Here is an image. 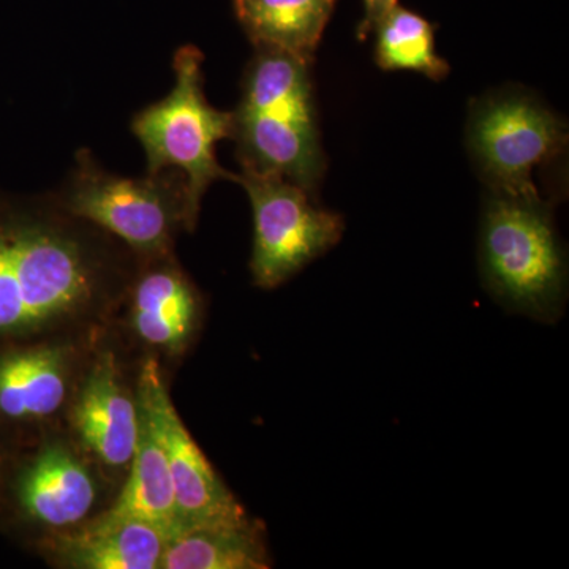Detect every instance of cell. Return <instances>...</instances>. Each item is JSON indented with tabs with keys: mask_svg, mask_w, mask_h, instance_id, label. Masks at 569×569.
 <instances>
[{
	"mask_svg": "<svg viewBox=\"0 0 569 569\" xmlns=\"http://www.w3.org/2000/svg\"><path fill=\"white\" fill-rule=\"evenodd\" d=\"M129 261L112 236L71 216L54 193L0 213V337L88 316L122 290Z\"/></svg>",
	"mask_w": 569,
	"mask_h": 569,
	"instance_id": "cell-1",
	"label": "cell"
},
{
	"mask_svg": "<svg viewBox=\"0 0 569 569\" xmlns=\"http://www.w3.org/2000/svg\"><path fill=\"white\" fill-rule=\"evenodd\" d=\"M479 263L489 293L509 312L546 325L560 320L568 295L567 254L552 204L541 194L489 190Z\"/></svg>",
	"mask_w": 569,
	"mask_h": 569,
	"instance_id": "cell-2",
	"label": "cell"
},
{
	"mask_svg": "<svg viewBox=\"0 0 569 569\" xmlns=\"http://www.w3.org/2000/svg\"><path fill=\"white\" fill-rule=\"evenodd\" d=\"M203 52L193 44L174 54V88L164 99L134 114L132 132L148 157V173L178 170L186 178L187 231H193L201 200L217 181L239 174L217 162V142L233 138V111H220L204 96Z\"/></svg>",
	"mask_w": 569,
	"mask_h": 569,
	"instance_id": "cell-3",
	"label": "cell"
},
{
	"mask_svg": "<svg viewBox=\"0 0 569 569\" xmlns=\"http://www.w3.org/2000/svg\"><path fill=\"white\" fill-rule=\"evenodd\" d=\"M54 194L71 216L121 239L144 258L170 253L176 231L187 230L186 178L178 170L123 178L81 149Z\"/></svg>",
	"mask_w": 569,
	"mask_h": 569,
	"instance_id": "cell-4",
	"label": "cell"
},
{
	"mask_svg": "<svg viewBox=\"0 0 569 569\" xmlns=\"http://www.w3.org/2000/svg\"><path fill=\"white\" fill-rule=\"evenodd\" d=\"M238 183L252 204L250 271L258 287H279L342 239V217L318 208L307 190L282 176L242 168Z\"/></svg>",
	"mask_w": 569,
	"mask_h": 569,
	"instance_id": "cell-5",
	"label": "cell"
},
{
	"mask_svg": "<svg viewBox=\"0 0 569 569\" xmlns=\"http://www.w3.org/2000/svg\"><path fill=\"white\" fill-rule=\"evenodd\" d=\"M567 142L565 122L529 93L500 92L471 108L468 144L493 192L539 193L531 173Z\"/></svg>",
	"mask_w": 569,
	"mask_h": 569,
	"instance_id": "cell-6",
	"label": "cell"
},
{
	"mask_svg": "<svg viewBox=\"0 0 569 569\" xmlns=\"http://www.w3.org/2000/svg\"><path fill=\"white\" fill-rule=\"evenodd\" d=\"M138 387V408L151 421L167 456L181 530L249 519L183 426L152 359L142 367Z\"/></svg>",
	"mask_w": 569,
	"mask_h": 569,
	"instance_id": "cell-7",
	"label": "cell"
},
{
	"mask_svg": "<svg viewBox=\"0 0 569 569\" xmlns=\"http://www.w3.org/2000/svg\"><path fill=\"white\" fill-rule=\"evenodd\" d=\"M233 138L242 168L282 176L287 181L316 192L326 162L317 121L282 111H233Z\"/></svg>",
	"mask_w": 569,
	"mask_h": 569,
	"instance_id": "cell-8",
	"label": "cell"
},
{
	"mask_svg": "<svg viewBox=\"0 0 569 569\" xmlns=\"http://www.w3.org/2000/svg\"><path fill=\"white\" fill-rule=\"evenodd\" d=\"M73 422L86 447L111 467L133 458L138 438V403L127 395L111 355L89 373L73 410Z\"/></svg>",
	"mask_w": 569,
	"mask_h": 569,
	"instance_id": "cell-9",
	"label": "cell"
},
{
	"mask_svg": "<svg viewBox=\"0 0 569 569\" xmlns=\"http://www.w3.org/2000/svg\"><path fill=\"white\" fill-rule=\"evenodd\" d=\"M148 260H151L148 268L133 288L134 329L149 346L182 350L200 316L197 290L170 260V253Z\"/></svg>",
	"mask_w": 569,
	"mask_h": 569,
	"instance_id": "cell-10",
	"label": "cell"
},
{
	"mask_svg": "<svg viewBox=\"0 0 569 569\" xmlns=\"http://www.w3.org/2000/svg\"><path fill=\"white\" fill-rule=\"evenodd\" d=\"M18 493L29 518L61 529L80 523L89 515L97 489L80 460L67 449L50 447L24 471Z\"/></svg>",
	"mask_w": 569,
	"mask_h": 569,
	"instance_id": "cell-11",
	"label": "cell"
},
{
	"mask_svg": "<svg viewBox=\"0 0 569 569\" xmlns=\"http://www.w3.org/2000/svg\"><path fill=\"white\" fill-rule=\"evenodd\" d=\"M168 537L141 519L102 515L63 541L70 567L81 569L159 568Z\"/></svg>",
	"mask_w": 569,
	"mask_h": 569,
	"instance_id": "cell-12",
	"label": "cell"
},
{
	"mask_svg": "<svg viewBox=\"0 0 569 569\" xmlns=\"http://www.w3.org/2000/svg\"><path fill=\"white\" fill-rule=\"evenodd\" d=\"M254 48L290 52L312 62L337 0H233Z\"/></svg>",
	"mask_w": 569,
	"mask_h": 569,
	"instance_id": "cell-13",
	"label": "cell"
},
{
	"mask_svg": "<svg viewBox=\"0 0 569 569\" xmlns=\"http://www.w3.org/2000/svg\"><path fill=\"white\" fill-rule=\"evenodd\" d=\"M138 422L140 425L133 458L130 460L132 471L129 481L104 515L110 518L146 520L159 527L170 539L181 530L170 467L151 421L140 408Z\"/></svg>",
	"mask_w": 569,
	"mask_h": 569,
	"instance_id": "cell-14",
	"label": "cell"
},
{
	"mask_svg": "<svg viewBox=\"0 0 569 569\" xmlns=\"http://www.w3.org/2000/svg\"><path fill=\"white\" fill-rule=\"evenodd\" d=\"M271 567L263 527L244 522L186 529L164 546L162 569H266Z\"/></svg>",
	"mask_w": 569,
	"mask_h": 569,
	"instance_id": "cell-15",
	"label": "cell"
},
{
	"mask_svg": "<svg viewBox=\"0 0 569 569\" xmlns=\"http://www.w3.org/2000/svg\"><path fill=\"white\" fill-rule=\"evenodd\" d=\"M61 350L37 348L0 359V413L11 419L47 418L66 399Z\"/></svg>",
	"mask_w": 569,
	"mask_h": 569,
	"instance_id": "cell-16",
	"label": "cell"
},
{
	"mask_svg": "<svg viewBox=\"0 0 569 569\" xmlns=\"http://www.w3.org/2000/svg\"><path fill=\"white\" fill-rule=\"evenodd\" d=\"M373 32L380 69L417 71L432 81L448 77L449 63L436 50V29L421 14L397 6Z\"/></svg>",
	"mask_w": 569,
	"mask_h": 569,
	"instance_id": "cell-17",
	"label": "cell"
},
{
	"mask_svg": "<svg viewBox=\"0 0 569 569\" xmlns=\"http://www.w3.org/2000/svg\"><path fill=\"white\" fill-rule=\"evenodd\" d=\"M365 2V18L358 28V39L365 41L369 33L376 31L378 22L399 6V0H362Z\"/></svg>",
	"mask_w": 569,
	"mask_h": 569,
	"instance_id": "cell-18",
	"label": "cell"
}]
</instances>
